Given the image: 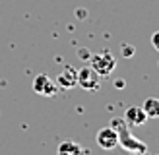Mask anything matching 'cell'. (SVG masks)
Instances as JSON below:
<instances>
[{
  "label": "cell",
  "instance_id": "6da1fadb",
  "mask_svg": "<svg viewBox=\"0 0 159 155\" xmlns=\"http://www.w3.org/2000/svg\"><path fill=\"white\" fill-rule=\"evenodd\" d=\"M89 62H91V68H93L101 78L111 76V74H113V70L116 68V60H115V56H113L109 51H103V52L93 54Z\"/></svg>",
  "mask_w": 159,
  "mask_h": 155
},
{
  "label": "cell",
  "instance_id": "7a4b0ae2",
  "mask_svg": "<svg viewBox=\"0 0 159 155\" xmlns=\"http://www.w3.org/2000/svg\"><path fill=\"white\" fill-rule=\"evenodd\" d=\"M78 85L85 91H97L101 87V76L91 66H84L82 70H78Z\"/></svg>",
  "mask_w": 159,
  "mask_h": 155
},
{
  "label": "cell",
  "instance_id": "3957f363",
  "mask_svg": "<svg viewBox=\"0 0 159 155\" xmlns=\"http://www.w3.org/2000/svg\"><path fill=\"white\" fill-rule=\"evenodd\" d=\"M97 145L103 149H115L118 145V132L115 126H105L97 132Z\"/></svg>",
  "mask_w": 159,
  "mask_h": 155
},
{
  "label": "cell",
  "instance_id": "277c9868",
  "mask_svg": "<svg viewBox=\"0 0 159 155\" xmlns=\"http://www.w3.org/2000/svg\"><path fill=\"white\" fill-rule=\"evenodd\" d=\"M33 91L39 93V95H45V97H52V95H57L58 85L54 83L49 76L39 74V76L35 78V82H33Z\"/></svg>",
  "mask_w": 159,
  "mask_h": 155
},
{
  "label": "cell",
  "instance_id": "5b68a950",
  "mask_svg": "<svg viewBox=\"0 0 159 155\" xmlns=\"http://www.w3.org/2000/svg\"><path fill=\"white\" fill-rule=\"evenodd\" d=\"M116 132H118V144H122L128 151H142V153H144V151L148 149L144 144L136 142V138H134V136H132V134H130V132L126 130L124 126H118V130H116Z\"/></svg>",
  "mask_w": 159,
  "mask_h": 155
},
{
  "label": "cell",
  "instance_id": "8992f818",
  "mask_svg": "<svg viewBox=\"0 0 159 155\" xmlns=\"http://www.w3.org/2000/svg\"><path fill=\"white\" fill-rule=\"evenodd\" d=\"M57 85L62 89H72L74 85H78V70H74L72 66H66L57 78Z\"/></svg>",
  "mask_w": 159,
  "mask_h": 155
},
{
  "label": "cell",
  "instance_id": "52a82bcc",
  "mask_svg": "<svg viewBox=\"0 0 159 155\" xmlns=\"http://www.w3.org/2000/svg\"><path fill=\"white\" fill-rule=\"evenodd\" d=\"M124 120H126V124H130V126H142V124H146L148 116H146L142 107H130L124 114Z\"/></svg>",
  "mask_w": 159,
  "mask_h": 155
},
{
  "label": "cell",
  "instance_id": "ba28073f",
  "mask_svg": "<svg viewBox=\"0 0 159 155\" xmlns=\"http://www.w3.org/2000/svg\"><path fill=\"white\" fill-rule=\"evenodd\" d=\"M58 155H82V145L72 142V140H64L58 145Z\"/></svg>",
  "mask_w": 159,
  "mask_h": 155
},
{
  "label": "cell",
  "instance_id": "9c48e42d",
  "mask_svg": "<svg viewBox=\"0 0 159 155\" xmlns=\"http://www.w3.org/2000/svg\"><path fill=\"white\" fill-rule=\"evenodd\" d=\"M142 108H144V113H146L148 118H159V99L148 97L144 101V105H142Z\"/></svg>",
  "mask_w": 159,
  "mask_h": 155
},
{
  "label": "cell",
  "instance_id": "30bf717a",
  "mask_svg": "<svg viewBox=\"0 0 159 155\" xmlns=\"http://www.w3.org/2000/svg\"><path fill=\"white\" fill-rule=\"evenodd\" d=\"M152 46L159 52V31H155V33L152 35Z\"/></svg>",
  "mask_w": 159,
  "mask_h": 155
},
{
  "label": "cell",
  "instance_id": "8fae6325",
  "mask_svg": "<svg viewBox=\"0 0 159 155\" xmlns=\"http://www.w3.org/2000/svg\"><path fill=\"white\" fill-rule=\"evenodd\" d=\"M134 51L130 49V45H122V54H132Z\"/></svg>",
  "mask_w": 159,
  "mask_h": 155
}]
</instances>
